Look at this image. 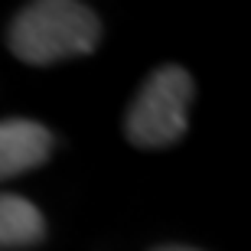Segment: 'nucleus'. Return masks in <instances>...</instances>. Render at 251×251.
I'll return each instance as SVG.
<instances>
[{
    "label": "nucleus",
    "instance_id": "f257e3e1",
    "mask_svg": "<svg viewBox=\"0 0 251 251\" xmlns=\"http://www.w3.org/2000/svg\"><path fill=\"white\" fill-rule=\"evenodd\" d=\"M101 23L85 3L43 0L29 3L10 23V49L29 65H49L69 56H85L98 46Z\"/></svg>",
    "mask_w": 251,
    "mask_h": 251
},
{
    "label": "nucleus",
    "instance_id": "f03ea898",
    "mask_svg": "<svg viewBox=\"0 0 251 251\" xmlns=\"http://www.w3.org/2000/svg\"><path fill=\"white\" fill-rule=\"evenodd\" d=\"M193 78L179 65H163L150 75L127 108V137L137 147H170L189 127Z\"/></svg>",
    "mask_w": 251,
    "mask_h": 251
},
{
    "label": "nucleus",
    "instance_id": "7ed1b4c3",
    "mask_svg": "<svg viewBox=\"0 0 251 251\" xmlns=\"http://www.w3.org/2000/svg\"><path fill=\"white\" fill-rule=\"evenodd\" d=\"M49 153H52L49 127L29 121V118L0 121V179L20 176L39 163H46Z\"/></svg>",
    "mask_w": 251,
    "mask_h": 251
},
{
    "label": "nucleus",
    "instance_id": "20e7f679",
    "mask_svg": "<svg viewBox=\"0 0 251 251\" xmlns=\"http://www.w3.org/2000/svg\"><path fill=\"white\" fill-rule=\"evenodd\" d=\"M46 232V219L23 196H0V248H26L36 245Z\"/></svg>",
    "mask_w": 251,
    "mask_h": 251
},
{
    "label": "nucleus",
    "instance_id": "39448f33",
    "mask_svg": "<svg viewBox=\"0 0 251 251\" xmlns=\"http://www.w3.org/2000/svg\"><path fill=\"white\" fill-rule=\"evenodd\" d=\"M157 251H196V248H183V245H170V248H157Z\"/></svg>",
    "mask_w": 251,
    "mask_h": 251
}]
</instances>
